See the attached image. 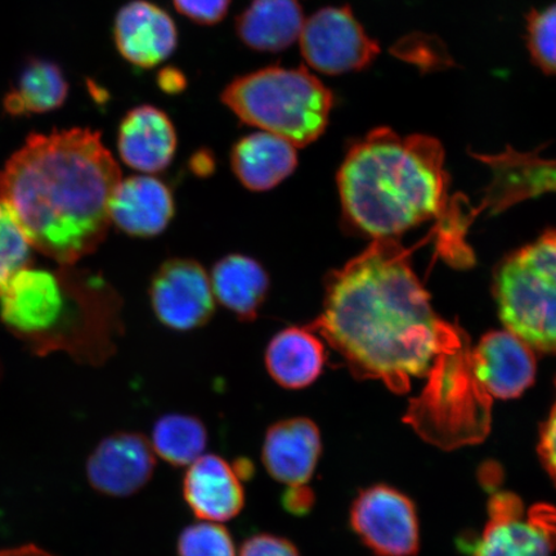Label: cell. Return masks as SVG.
Instances as JSON below:
<instances>
[{"label": "cell", "mask_w": 556, "mask_h": 556, "mask_svg": "<svg viewBox=\"0 0 556 556\" xmlns=\"http://www.w3.org/2000/svg\"><path fill=\"white\" fill-rule=\"evenodd\" d=\"M345 361L354 377L407 393L413 378L467 340L438 318L430 298L393 239L374 240L326 280L321 315L309 325Z\"/></svg>", "instance_id": "1"}, {"label": "cell", "mask_w": 556, "mask_h": 556, "mask_svg": "<svg viewBox=\"0 0 556 556\" xmlns=\"http://www.w3.org/2000/svg\"><path fill=\"white\" fill-rule=\"evenodd\" d=\"M121 180L99 131L74 128L27 138L0 173V199L33 248L72 266L106 239Z\"/></svg>", "instance_id": "2"}, {"label": "cell", "mask_w": 556, "mask_h": 556, "mask_svg": "<svg viewBox=\"0 0 556 556\" xmlns=\"http://www.w3.org/2000/svg\"><path fill=\"white\" fill-rule=\"evenodd\" d=\"M338 189L348 224L374 240L392 239L446 206L443 146L430 136L374 129L348 150Z\"/></svg>", "instance_id": "3"}, {"label": "cell", "mask_w": 556, "mask_h": 556, "mask_svg": "<svg viewBox=\"0 0 556 556\" xmlns=\"http://www.w3.org/2000/svg\"><path fill=\"white\" fill-rule=\"evenodd\" d=\"M222 102L242 123L304 148L325 134L333 108L331 90L304 67L273 66L241 75Z\"/></svg>", "instance_id": "4"}, {"label": "cell", "mask_w": 556, "mask_h": 556, "mask_svg": "<svg viewBox=\"0 0 556 556\" xmlns=\"http://www.w3.org/2000/svg\"><path fill=\"white\" fill-rule=\"evenodd\" d=\"M468 344L435 361L429 384L405 416L417 434L443 450L481 443L490 432L492 399L472 372Z\"/></svg>", "instance_id": "5"}, {"label": "cell", "mask_w": 556, "mask_h": 556, "mask_svg": "<svg viewBox=\"0 0 556 556\" xmlns=\"http://www.w3.org/2000/svg\"><path fill=\"white\" fill-rule=\"evenodd\" d=\"M496 299L507 331L539 351L556 352V229L505 261Z\"/></svg>", "instance_id": "6"}, {"label": "cell", "mask_w": 556, "mask_h": 556, "mask_svg": "<svg viewBox=\"0 0 556 556\" xmlns=\"http://www.w3.org/2000/svg\"><path fill=\"white\" fill-rule=\"evenodd\" d=\"M104 281L89 277L73 296L62 277L50 270L21 269L0 291V316L13 331L25 337H41L64 324L68 315H121L122 301L109 285L99 293L78 304L99 289Z\"/></svg>", "instance_id": "7"}, {"label": "cell", "mask_w": 556, "mask_h": 556, "mask_svg": "<svg viewBox=\"0 0 556 556\" xmlns=\"http://www.w3.org/2000/svg\"><path fill=\"white\" fill-rule=\"evenodd\" d=\"M470 547L471 556H553L556 507L539 504L527 509L514 493L495 492L482 536Z\"/></svg>", "instance_id": "8"}, {"label": "cell", "mask_w": 556, "mask_h": 556, "mask_svg": "<svg viewBox=\"0 0 556 556\" xmlns=\"http://www.w3.org/2000/svg\"><path fill=\"white\" fill-rule=\"evenodd\" d=\"M303 59L315 72L343 75L361 72L380 53L351 7H326L305 21L301 37Z\"/></svg>", "instance_id": "9"}, {"label": "cell", "mask_w": 556, "mask_h": 556, "mask_svg": "<svg viewBox=\"0 0 556 556\" xmlns=\"http://www.w3.org/2000/svg\"><path fill=\"white\" fill-rule=\"evenodd\" d=\"M351 525L364 544L379 556H414L419 551V520L412 500L384 484L359 493Z\"/></svg>", "instance_id": "10"}, {"label": "cell", "mask_w": 556, "mask_h": 556, "mask_svg": "<svg viewBox=\"0 0 556 556\" xmlns=\"http://www.w3.org/2000/svg\"><path fill=\"white\" fill-rule=\"evenodd\" d=\"M150 302L159 321L166 328L199 329L215 311L211 276L197 261H166L152 278Z\"/></svg>", "instance_id": "11"}, {"label": "cell", "mask_w": 556, "mask_h": 556, "mask_svg": "<svg viewBox=\"0 0 556 556\" xmlns=\"http://www.w3.org/2000/svg\"><path fill=\"white\" fill-rule=\"evenodd\" d=\"M156 467L154 448L139 433H115L102 440L86 465L87 479L97 492L111 497L135 495L149 483Z\"/></svg>", "instance_id": "12"}, {"label": "cell", "mask_w": 556, "mask_h": 556, "mask_svg": "<svg viewBox=\"0 0 556 556\" xmlns=\"http://www.w3.org/2000/svg\"><path fill=\"white\" fill-rule=\"evenodd\" d=\"M470 359L478 384L490 399H517L536 377L532 348L507 330L486 333Z\"/></svg>", "instance_id": "13"}, {"label": "cell", "mask_w": 556, "mask_h": 556, "mask_svg": "<svg viewBox=\"0 0 556 556\" xmlns=\"http://www.w3.org/2000/svg\"><path fill=\"white\" fill-rule=\"evenodd\" d=\"M114 40L125 61L136 67L151 68L176 51L178 30L168 12L146 0H136L117 13Z\"/></svg>", "instance_id": "14"}, {"label": "cell", "mask_w": 556, "mask_h": 556, "mask_svg": "<svg viewBox=\"0 0 556 556\" xmlns=\"http://www.w3.org/2000/svg\"><path fill=\"white\" fill-rule=\"evenodd\" d=\"M176 213L168 185L151 174L122 179L111 200V224L134 238L149 239L165 231Z\"/></svg>", "instance_id": "15"}, {"label": "cell", "mask_w": 556, "mask_h": 556, "mask_svg": "<svg viewBox=\"0 0 556 556\" xmlns=\"http://www.w3.org/2000/svg\"><path fill=\"white\" fill-rule=\"evenodd\" d=\"M178 146L170 117L151 104L128 111L117 134V150L129 168L156 174L172 164Z\"/></svg>", "instance_id": "16"}, {"label": "cell", "mask_w": 556, "mask_h": 556, "mask_svg": "<svg viewBox=\"0 0 556 556\" xmlns=\"http://www.w3.org/2000/svg\"><path fill=\"white\" fill-rule=\"evenodd\" d=\"M321 450V434L316 424L305 417H294L268 429L263 444V464L277 482L303 486L311 481Z\"/></svg>", "instance_id": "17"}, {"label": "cell", "mask_w": 556, "mask_h": 556, "mask_svg": "<svg viewBox=\"0 0 556 556\" xmlns=\"http://www.w3.org/2000/svg\"><path fill=\"white\" fill-rule=\"evenodd\" d=\"M238 471L224 458L200 456L184 481V496L194 516L205 521H227L238 517L245 495Z\"/></svg>", "instance_id": "18"}, {"label": "cell", "mask_w": 556, "mask_h": 556, "mask_svg": "<svg viewBox=\"0 0 556 556\" xmlns=\"http://www.w3.org/2000/svg\"><path fill=\"white\" fill-rule=\"evenodd\" d=\"M231 166L245 189L269 191L295 172L296 148L285 138L256 131L236 142L231 151Z\"/></svg>", "instance_id": "19"}, {"label": "cell", "mask_w": 556, "mask_h": 556, "mask_svg": "<svg viewBox=\"0 0 556 556\" xmlns=\"http://www.w3.org/2000/svg\"><path fill=\"white\" fill-rule=\"evenodd\" d=\"M264 363L278 386L298 391L312 386L323 374L325 345L309 326H290L270 339Z\"/></svg>", "instance_id": "20"}, {"label": "cell", "mask_w": 556, "mask_h": 556, "mask_svg": "<svg viewBox=\"0 0 556 556\" xmlns=\"http://www.w3.org/2000/svg\"><path fill=\"white\" fill-rule=\"evenodd\" d=\"M304 23L298 0H252L236 18V33L250 50L277 53L299 40Z\"/></svg>", "instance_id": "21"}, {"label": "cell", "mask_w": 556, "mask_h": 556, "mask_svg": "<svg viewBox=\"0 0 556 556\" xmlns=\"http://www.w3.org/2000/svg\"><path fill=\"white\" fill-rule=\"evenodd\" d=\"M211 282L215 301L243 321L258 317L269 291L267 270L242 254H229L215 263Z\"/></svg>", "instance_id": "22"}, {"label": "cell", "mask_w": 556, "mask_h": 556, "mask_svg": "<svg viewBox=\"0 0 556 556\" xmlns=\"http://www.w3.org/2000/svg\"><path fill=\"white\" fill-rule=\"evenodd\" d=\"M68 86L61 68L45 60H33L21 73L16 88L4 99V110L12 116L46 114L66 101Z\"/></svg>", "instance_id": "23"}, {"label": "cell", "mask_w": 556, "mask_h": 556, "mask_svg": "<svg viewBox=\"0 0 556 556\" xmlns=\"http://www.w3.org/2000/svg\"><path fill=\"white\" fill-rule=\"evenodd\" d=\"M207 444V432L198 417L169 414L159 419L152 433V448L174 467L197 462Z\"/></svg>", "instance_id": "24"}, {"label": "cell", "mask_w": 556, "mask_h": 556, "mask_svg": "<svg viewBox=\"0 0 556 556\" xmlns=\"http://www.w3.org/2000/svg\"><path fill=\"white\" fill-rule=\"evenodd\" d=\"M31 248L15 215L0 199V291L13 276L27 267Z\"/></svg>", "instance_id": "25"}, {"label": "cell", "mask_w": 556, "mask_h": 556, "mask_svg": "<svg viewBox=\"0 0 556 556\" xmlns=\"http://www.w3.org/2000/svg\"><path fill=\"white\" fill-rule=\"evenodd\" d=\"M526 30L533 64L542 73L556 76V3L528 13Z\"/></svg>", "instance_id": "26"}, {"label": "cell", "mask_w": 556, "mask_h": 556, "mask_svg": "<svg viewBox=\"0 0 556 556\" xmlns=\"http://www.w3.org/2000/svg\"><path fill=\"white\" fill-rule=\"evenodd\" d=\"M395 58L419 67L424 73L442 72L454 66L446 45L435 35L413 33L392 47Z\"/></svg>", "instance_id": "27"}, {"label": "cell", "mask_w": 556, "mask_h": 556, "mask_svg": "<svg viewBox=\"0 0 556 556\" xmlns=\"http://www.w3.org/2000/svg\"><path fill=\"white\" fill-rule=\"evenodd\" d=\"M179 556H236L231 534L225 527L204 521L187 527L178 540Z\"/></svg>", "instance_id": "28"}, {"label": "cell", "mask_w": 556, "mask_h": 556, "mask_svg": "<svg viewBox=\"0 0 556 556\" xmlns=\"http://www.w3.org/2000/svg\"><path fill=\"white\" fill-rule=\"evenodd\" d=\"M173 4L192 23L208 26L226 17L231 0H173Z\"/></svg>", "instance_id": "29"}, {"label": "cell", "mask_w": 556, "mask_h": 556, "mask_svg": "<svg viewBox=\"0 0 556 556\" xmlns=\"http://www.w3.org/2000/svg\"><path fill=\"white\" fill-rule=\"evenodd\" d=\"M239 556H301L294 544L273 534H256L243 542Z\"/></svg>", "instance_id": "30"}, {"label": "cell", "mask_w": 556, "mask_h": 556, "mask_svg": "<svg viewBox=\"0 0 556 556\" xmlns=\"http://www.w3.org/2000/svg\"><path fill=\"white\" fill-rule=\"evenodd\" d=\"M539 454L548 476L552 477L556 485V401L551 415L541 429Z\"/></svg>", "instance_id": "31"}, {"label": "cell", "mask_w": 556, "mask_h": 556, "mask_svg": "<svg viewBox=\"0 0 556 556\" xmlns=\"http://www.w3.org/2000/svg\"><path fill=\"white\" fill-rule=\"evenodd\" d=\"M315 504V495L308 485L289 486L283 496V505L294 516H305Z\"/></svg>", "instance_id": "32"}, {"label": "cell", "mask_w": 556, "mask_h": 556, "mask_svg": "<svg viewBox=\"0 0 556 556\" xmlns=\"http://www.w3.org/2000/svg\"><path fill=\"white\" fill-rule=\"evenodd\" d=\"M157 86L166 94H179L187 88V78L179 68L165 67L157 74Z\"/></svg>", "instance_id": "33"}, {"label": "cell", "mask_w": 556, "mask_h": 556, "mask_svg": "<svg viewBox=\"0 0 556 556\" xmlns=\"http://www.w3.org/2000/svg\"><path fill=\"white\" fill-rule=\"evenodd\" d=\"M0 556H58L35 544L0 548Z\"/></svg>", "instance_id": "34"}, {"label": "cell", "mask_w": 556, "mask_h": 556, "mask_svg": "<svg viewBox=\"0 0 556 556\" xmlns=\"http://www.w3.org/2000/svg\"><path fill=\"white\" fill-rule=\"evenodd\" d=\"M192 166L194 172L207 173L208 168H213V160L211 155L206 154V151L199 152L192 160Z\"/></svg>", "instance_id": "35"}]
</instances>
